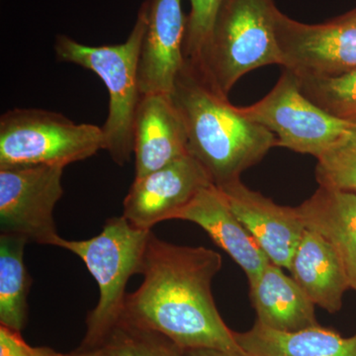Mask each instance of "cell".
Returning <instances> with one entry per match:
<instances>
[{
  "mask_svg": "<svg viewBox=\"0 0 356 356\" xmlns=\"http://www.w3.org/2000/svg\"><path fill=\"white\" fill-rule=\"evenodd\" d=\"M222 257L203 247L159 240L152 232L140 286L128 294L121 321L163 334L181 350L245 353L222 321L212 294Z\"/></svg>",
  "mask_w": 356,
  "mask_h": 356,
  "instance_id": "6da1fadb",
  "label": "cell"
},
{
  "mask_svg": "<svg viewBox=\"0 0 356 356\" xmlns=\"http://www.w3.org/2000/svg\"><path fill=\"white\" fill-rule=\"evenodd\" d=\"M170 95L184 120L188 154L218 188L241 180L275 147L273 134L245 118L185 60Z\"/></svg>",
  "mask_w": 356,
  "mask_h": 356,
  "instance_id": "7a4b0ae2",
  "label": "cell"
},
{
  "mask_svg": "<svg viewBox=\"0 0 356 356\" xmlns=\"http://www.w3.org/2000/svg\"><path fill=\"white\" fill-rule=\"evenodd\" d=\"M149 0H144L130 35L124 43L88 46L58 35L55 51L62 62L81 65L97 74L108 90V115L103 125L105 151L124 166L134 154V122L140 96L139 60L146 33Z\"/></svg>",
  "mask_w": 356,
  "mask_h": 356,
  "instance_id": "3957f363",
  "label": "cell"
},
{
  "mask_svg": "<svg viewBox=\"0 0 356 356\" xmlns=\"http://www.w3.org/2000/svg\"><path fill=\"white\" fill-rule=\"evenodd\" d=\"M152 231L133 226L125 217L110 218L99 235L88 240L70 241L60 236L56 247L79 257L95 278L99 299L86 318L81 350L99 348L107 341L123 316L126 287L140 273Z\"/></svg>",
  "mask_w": 356,
  "mask_h": 356,
  "instance_id": "277c9868",
  "label": "cell"
},
{
  "mask_svg": "<svg viewBox=\"0 0 356 356\" xmlns=\"http://www.w3.org/2000/svg\"><path fill=\"white\" fill-rule=\"evenodd\" d=\"M277 11L273 0H222L198 72L215 90L228 97L248 72L281 65Z\"/></svg>",
  "mask_w": 356,
  "mask_h": 356,
  "instance_id": "5b68a950",
  "label": "cell"
},
{
  "mask_svg": "<svg viewBox=\"0 0 356 356\" xmlns=\"http://www.w3.org/2000/svg\"><path fill=\"white\" fill-rule=\"evenodd\" d=\"M105 149L104 131L77 124L58 112L8 110L0 117V168L16 165L67 166Z\"/></svg>",
  "mask_w": 356,
  "mask_h": 356,
  "instance_id": "8992f818",
  "label": "cell"
},
{
  "mask_svg": "<svg viewBox=\"0 0 356 356\" xmlns=\"http://www.w3.org/2000/svg\"><path fill=\"white\" fill-rule=\"evenodd\" d=\"M238 110L248 120L273 134L275 147L317 159L355 126L312 102L302 92L297 76L284 69L262 99Z\"/></svg>",
  "mask_w": 356,
  "mask_h": 356,
  "instance_id": "52a82bcc",
  "label": "cell"
},
{
  "mask_svg": "<svg viewBox=\"0 0 356 356\" xmlns=\"http://www.w3.org/2000/svg\"><path fill=\"white\" fill-rule=\"evenodd\" d=\"M65 166L34 165L0 168L1 235L56 247L54 211L64 194Z\"/></svg>",
  "mask_w": 356,
  "mask_h": 356,
  "instance_id": "ba28073f",
  "label": "cell"
},
{
  "mask_svg": "<svg viewBox=\"0 0 356 356\" xmlns=\"http://www.w3.org/2000/svg\"><path fill=\"white\" fill-rule=\"evenodd\" d=\"M281 67L298 77L339 76L356 70V23L306 24L276 13Z\"/></svg>",
  "mask_w": 356,
  "mask_h": 356,
  "instance_id": "9c48e42d",
  "label": "cell"
},
{
  "mask_svg": "<svg viewBox=\"0 0 356 356\" xmlns=\"http://www.w3.org/2000/svg\"><path fill=\"white\" fill-rule=\"evenodd\" d=\"M212 184L203 166L185 154L146 177L135 178L124 199L122 216L137 228L152 231L159 222L175 220L199 192Z\"/></svg>",
  "mask_w": 356,
  "mask_h": 356,
  "instance_id": "30bf717a",
  "label": "cell"
},
{
  "mask_svg": "<svg viewBox=\"0 0 356 356\" xmlns=\"http://www.w3.org/2000/svg\"><path fill=\"white\" fill-rule=\"evenodd\" d=\"M219 189L268 261L289 269L293 254L306 231L298 208L278 205L248 188L241 180Z\"/></svg>",
  "mask_w": 356,
  "mask_h": 356,
  "instance_id": "8fae6325",
  "label": "cell"
},
{
  "mask_svg": "<svg viewBox=\"0 0 356 356\" xmlns=\"http://www.w3.org/2000/svg\"><path fill=\"white\" fill-rule=\"evenodd\" d=\"M186 20L182 0H149L139 60L142 95L172 92L175 79L184 65Z\"/></svg>",
  "mask_w": 356,
  "mask_h": 356,
  "instance_id": "7c38bea8",
  "label": "cell"
},
{
  "mask_svg": "<svg viewBox=\"0 0 356 356\" xmlns=\"http://www.w3.org/2000/svg\"><path fill=\"white\" fill-rule=\"evenodd\" d=\"M187 154L186 130L172 95H142L134 122L135 178Z\"/></svg>",
  "mask_w": 356,
  "mask_h": 356,
  "instance_id": "4fadbf2b",
  "label": "cell"
},
{
  "mask_svg": "<svg viewBox=\"0 0 356 356\" xmlns=\"http://www.w3.org/2000/svg\"><path fill=\"white\" fill-rule=\"evenodd\" d=\"M175 220H184L201 227L213 242L245 271L248 281L254 280L270 262L214 184L199 192L175 215Z\"/></svg>",
  "mask_w": 356,
  "mask_h": 356,
  "instance_id": "5bb4252c",
  "label": "cell"
},
{
  "mask_svg": "<svg viewBox=\"0 0 356 356\" xmlns=\"http://www.w3.org/2000/svg\"><path fill=\"white\" fill-rule=\"evenodd\" d=\"M283 268L269 262L259 275L248 281L257 320L280 332H298L318 325L315 304Z\"/></svg>",
  "mask_w": 356,
  "mask_h": 356,
  "instance_id": "9a60e30c",
  "label": "cell"
},
{
  "mask_svg": "<svg viewBox=\"0 0 356 356\" xmlns=\"http://www.w3.org/2000/svg\"><path fill=\"white\" fill-rule=\"evenodd\" d=\"M288 270L316 306L336 313L351 289L341 259L322 236L306 229Z\"/></svg>",
  "mask_w": 356,
  "mask_h": 356,
  "instance_id": "2e32d148",
  "label": "cell"
},
{
  "mask_svg": "<svg viewBox=\"0 0 356 356\" xmlns=\"http://www.w3.org/2000/svg\"><path fill=\"white\" fill-rule=\"evenodd\" d=\"M297 208L306 229L322 236L336 250L356 291V194L318 187Z\"/></svg>",
  "mask_w": 356,
  "mask_h": 356,
  "instance_id": "e0dca14e",
  "label": "cell"
},
{
  "mask_svg": "<svg viewBox=\"0 0 356 356\" xmlns=\"http://www.w3.org/2000/svg\"><path fill=\"white\" fill-rule=\"evenodd\" d=\"M238 346L252 356H356V334L343 337L320 325L298 332H280L255 322L235 332Z\"/></svg>",
  "mask_w": 356,
  "mask_h": 356,
  "instance_id": "ac0fdd59",
  "label": "cell"
},
{
  "mask_svg": "<svg viewBox=\"0 0 356 356\" xmlns=\"http://www.w3.org/2000/svg\"><path fill=\"white\" fill-rule=\"evenodd\" d=\"M27 241L0 236V324L14 331L24 329L31 277L24 264Z\"/></svg>",
  "mask_w": 356,
  "mask_h": 356,
  "instance_id": "d6986e66",
  "label": "cell"
},
{
  "mask_svg": "<svg viewBox=\"0 0 356 356\" xmlns=\"http://www.w3.org/2000/svg\"><path fill=\"white\" fill-rule=\"evenodd\" d=\"M302 92L336 118L356 125V70L339 76L298 77Z\"/></svg>",
  "mask_w": 356,
  "mask_h": 356,
  "instance_id": "ffe728a7",
  "label": "cell"
},
{
  "mask_svg": "<svg viewBox=\"0 0 356 356\" xmlns=\"http://www.w3.org/2000/svg\"><path fill=\"white\" fill-rule=\"evenodd\" d=\"M317 159L320 187L356 194V125Z\"/></svg>",
  "mask_w": 356,
  "mask_h": 356,
  "instance_id": "44dd1931",
  "label": "cell"
},
{
  "mask_svg": "<svg viewBox=\"0 0 356 356\" xmlns=\"http://www.w3.org/2000/svg\"><path fill=\"white\" fill-rule=\"evenodd\" d=\"M111 356H185L168 337L120 321L103 346Z\"/></svg>",
  "mask_w": 356,
  "mask_h": 356,
  "instance_id": "7402d4cb",
  "label": "cell"
},
{
  "mask_svg": "<svg viewBox=\"0 0 356 356\" xmlns=\"http://www.w3.org/2000/svg\"><path fill=\"white\" fill-rule=\"evenodd\" d=\"M222 0H191L184 42L185 62L200 70Z\"/></svg>",
  "mask_w": 356,
  "mask_h": 356,
  "instance_id": "603a6c76",
  "label": "cell"
},
{
  "mask_svg": "<svg viewBox=\"0 0 356 356\" xmlns=\"http://www.w3.org/2000/svg\"><path fill=\"white\" fill-rule=\"evenodd\" d=\"M46 346H29L21 332L0 325V356H67Z\"/></svg>",
  "mask_w": 356,
  "mask_h": 356,
  "instance_id": "cb8c5ba5",
  "label": "cell"
},
{
  "mask_svg": "<svg viewBox=\"0 0 356 356\" xmlns=\"http://www.w3.org/2000/svg\"><path fill=\"white\" fill-rule=\"evenodd\" d=\"M185 356H252L245 353H231L212 350V348H195V350H184Z\"/></svg>",
  "mask_w": 356,
  "mask_h": 356,
  "instance_id": "d4e9b609",
  "label": "cell"
},
{
  "mask_svg": "<svg viewBox=\"0 0 356 356\" xmlns=\"http://www.w3.org/2000/svg\"><path fill=\"white\" fill-rule=\"evenodd\" d=\"M67 356H111L109 355L108 351L105 350L104 346H99V348H91V350H76V353H70Z\"/></svg>",
  "mask_w": 356,
  "mask_h": 356,
  "instance_id": "484cf974",
  "label": "cell"
},
{
  "mask_svg": "<svg viewBox=\"0 0 356 356\" xmlns=\"http://www.w3.org/2000/svg\"><path fill=\"white\" fill-rule=\"evenodd\" d=\"M337 21H341V22H353L356 23V8L350 13L343 14V15L339 16V17L334 18Z\"/></svg>",
  "mask_w": 356,
  "mask_h": 356,
  "instance_id": "4316f807",
  "label": "cell"
}]
</instances>
